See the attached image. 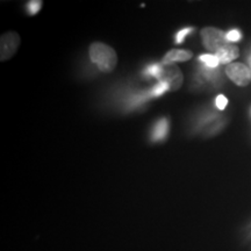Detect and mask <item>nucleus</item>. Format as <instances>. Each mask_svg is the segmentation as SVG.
Returning a JSON list of instances; mask_svg holds the SVG:
<instances>
[{"mask_svg":"<svg viewBox=\"0 0 251 251\" xmlns=\"http://www.w3.org/2000/svg\"><path fill=\"white\" fill-rule=\"evenodd\" d=\"M249 65H250V70H251V55H250V57H249Z\"/></svg>","mask_w":251,"mask_h":251,"instance_id":"dca6fc26","label":"nucleus"},{"mask_svg":"<svg viewBox=\"0 0 251 251\" xmlns=\"http://www.w3.org/2000/svg\"><path fill=\"white\" fill-rule=\"evenodd\" d=\"M199 61L202 62L203 64L206 65V67L212 68V69H216V68H218V65L220 64L218 57H216L215 55H212V54L201 55L199 57Z\"/></svg>","mask_w":251,"mask_h":251,"instance_id":"9d476101","label":"nucleus"},{"mask_svg":"<svg viewBox=\"0 0 251 251\" xmlns=\"http://www.w3.org/2000/svg\"><path fill=\"white\" fill-rule=\"evenodd\" d=\"M218 57L220 64H230L231 61L236 59L240 55V50L236 46L228 43L227 46L220 48L214 54Z\"/></svg>","mask_w":251,"mask_h":251,"instance_id":"423d86ee","label":"nucleus"},{"mask_svg":"<svg viewBox=\"0 0 251 251\" xmlns=\"http://www.w3.org/2000/svg\"><path fill=\"white\" fill-rule=\"evenodd\" d=\"M201 39L205 48L215 54L222 47L227 46L229 41L227 40V34L214 27H206L201 30Z\"/></svg>","mask_w":251,"mask_h":251,"instance_id":"f03ea898","label":"nucleus"},{"mask_svg":"<svg viewBox=\"0 0 251 251\" xmlns=\"http://www.w3.org/2000/svg\"><path fill=\"white\" fill-rule=\"evenodd\" d=\"M191 57H192V52L187 51V50L174 49L166 52V55L162 59V65L166 67V65H172V63L175 62H185Z\"/></svg>","mask_w":251,"mask_h":251,"instance_id":"0eeeda50","label":"nucleus"},{"mask_svg":"<svg viewBox=\"0 0 251 251\" xmlns=\"http://www.w3.org/2000/svg\"><path fill=\"white\" fill-rule=\"evenodd\" d=\"M193 29L192 28H185V29H181L177 33V35H176L175 40H176V43H181L185 39V36L188 35V34L191 33Z\"/></svg>","mask_w":251,"mask_h":251,"instance_id":"ddd939ff","label":"nucleus"},{"mask_svg":"<svg viewBox=\"0 0 251 251\" xmlns=\"http://www.w3.org/2000/svg\"><path fill=\"white\" fill-rule=\"evenodd\" d=\"M216 107L219 109H225L226 106H227L228 103V100L226 98L225 96H219L218 98H216Z\"/></svg>","mask_w":251,"mask_h":251,"instance_id":"2eb2a0df","label":"nucleus"},{"mask_svg":"<svg viewBox=\"0 0 251 251\" xmlns=\"http://www.w3.org/2000/svg\"><path fill=\"white\" fill-rule=\"evenodd\" d=\"M242 37L241 33L238 30H230L229 33H227V40L229 42H236Z\"/></svg>","mask_w":251,"mask_h":251,"instance_id":"4468645a","label":"nucleus"},{"mask_svg":"<svg viewBox=\"0 0 251 251\" xmlns=\"http://www.w3.org/2000/svg\"><path fill=\"white\" fill-rule=\"evenodd\" d=\"M144 74H146L147 76L155 77V78H157V79L161 80V77H162V74H163V65L157 64V63H155V64L149 65V67L147 68L146 70H144Z\"/></svg>","mask_w":251,"mask_h":251,"instance_id":"1a4fd4ad","label":"nucleus"},{"mask_svg":"<svg viewBox=\"0 0 251 251\" xmlns=\"http://www.w3.org/2000/svg\"><path fill=\"white\" fill-rule=\"evenodd\" d=\"M227 76L238 86H247L251 81V70L243 63H230L226 68Z\"/></svg>","mask_w":251,"mask_h":251,"instance_id":"7ed1b4c3","label":"nucleus"},{"mask_svg":"<svg viewBox=\"0 0 251 251\" xmlns=\"http://www.w3.org/2000/svg\"><path fill=\"white\" fill-rule=\"evenodd\" d=\"M90 58L102 72L113 71L118 63V56L114 49L101 42H96L91 45Z\"/></svg>","mask_w":251,"mask_h":251,"instance_id":"f257e3e1","label":"nucleus"},{"mask_svg":"<svg viewBox=\"0 0 251 251\" xmlns=\"http://www.w3.org/2000/svg\"><path fill=\"white\" fill-rule=\"evenodd\" d=\"M20 45V37L15 31H8L1 35L0 39V59L7 61L17 52Z\"/></svg>","mask_w":251,"mask_h":251,"instance_id":"20e7f679","label":"nucleus"},{"mask_svg":"<svg viewBox=\"0 0 251 251\" xmlns=\"http://www.w3.org/2000/svg\"><path fill=\"white\" fill-rule=\"evenodd\" d=\"M42 7V2L41 1H29L27 5V11L30 15L36 14Z\"/></svg>","mask_w":251,"mask_h":251,"instance_id":"f8f14e48","label":"nucleus"},{"mask_svg":"<svg viewBox=\"0 0 251 251\" xmlns=\"http://www.w3.org/2000/svg\"><path fill=\"white\" fill-rule=\"evenodd\" d=\"M169 131V122L166 119H161L153 127L151 133L152 141H162L164 140Z\"/></svg>","mask_w":251,"mask_h":251,"instance_id":"6e6552de","label":"nucleus"},{"mask_svg":"<svg viewBox=\"0 0 251 251\" xmlns=\"http://www.w3.org/2000/svg\"><path fill=\"white\" fill-rule=\"evenodd\" d=\"M159 81H166L170 85V90H178L183 81V75L179 69L175 65H166L163 67V74Z\"/></svg>","mask_w":251,"mask_h":251,"instance_id":"39448f33","label":"nucleus"},{"mask_svg":"<svg viewBox=\"0 0 251 251\" xmlns=\"http://www.w3.org/2000/svg\"><path fill=\"white\" fill-rule=\"evenodd\" d=\"M168 90H170V85H169L166 81H159L157 85L152 87L151 92L150 93H151L152 97H159V96H162L163 93H165Z\"/></svg>","mask_w":251,"mask_h":251,"instance_id":"9b49d317","label":"nucleus"}]
</instances>
